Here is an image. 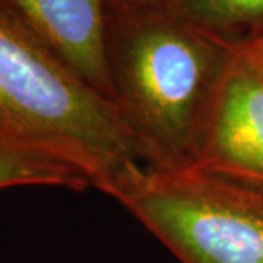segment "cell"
Masks as SVG:
<instances>
[{
	"mask_svg": "<svg viewBox=\"0 0 263 263\" xmlns=\"http://www.w3.org/2000/svg\"><path fill=\"white\" fill-rule=\"evenodd\" d=\"M164 0H108V8L113 9H133V8H149L158 6Z\"/></svg>",
	"mask_w": 263,
	"mask_h": 263,
	"instance_id": "ba28073f",
	"label": "cell"
},
{
	"mask_svg": "<svg viewBox=\"0 0 263 263\" xmlns=\"http://www.w3.org/2000/svg\"><path fill=\"white\" fill-rule=\"evenodd\" d=\"M245 44V47L247 48V51L253 56V59L259 63V65L263 67V34L257 35V37L252 38L246 43H241Z\"/></svg>",
	"mask_w": 263,
	"mask_h": 263,
	"instance_id": "9c48e42d",
	"label": "cell"
},
{
	"mask_svg": "<svg viewBox=\"0 0 263 263\" xmlns=\"http://www.w3.org/2000/svg\"><path fill=\"white\" fill-rule=\"evenodd\" d=\"M2 2L84 82L113 101L107 62L108 0Z\"/></svg>",
	"mask_w": 263,
	"mask_h": 263,
	"instance_id": "5b68a950",
	"label": "cell"
},
{
	"mask_svg": "<svg viewBox=\"0 0 263 263\" xmlns=\"http://www.w3.org/2000/svg\"><path fill=\"white\" fill-rule=\"evenodd\" d=\"M0 143L63 162L113 199L146 165L116 104L67 67L2 0Z\"/></svg>",
	"mask_w": 263,
	"mask_h": 263,
	"instance_id": "7a4b0ae2",
	"label": "cell"
},
{
	"mask_svg": "<svg viewBox=\"0 0 263 263\" xmlns=\"http://www.w3.org/2000/svg\"><path fill=\"white\" fill-rule=\"evenodd\" d=\"M16 186H54L75 192L92 189L79 171L63 162L0 143V190Z\"/></svg>",
	"mask_w": 263,
	"mask_h": 263,
	"instance_id": "52a82bcc",
	"label": "cell"
},
{
	"mask_svg": "<svg viewBox=\"0 0 263 263\" xmlns=\"http://www.w3.org/2000/svg\"><path fill=\"white\" fill-rule=\"evenodd\" d=\"M116 200L181 263H263V192L196 167L143 165Z\"/></svg>",
	"mask_w": 263,
	"mask_h": 263,
	"instance_id": "3957f363",
	"label": "cell"
},
{
	"mask_svg": "<svg viewBox=\"0 0 263 263\" xmlns=\"http://www.w3.org/2000/svg\"><path fill=\"white\" fill-rule=\"evenodd\" d=\"M238 46L162 6L107 9L113 101L148 167H196Z\"/></svg>",
	"mask_w": 263,
	"mask_h": 263,
	"instance_id": "6da1fadb",
	"label": "cell"
},
{
	"mask_svg": "<svg viewBox=\"0 0 263 263\" xmlns=\"http://www.w3.org/2000/svg\"><path fill=\"white\" fill-rule=\"evenodd\" d=\"M158 6L235 44L263 34V0H164Z\"/></svg>",
	"mask_w": 263,
	"mask_h": 263,
	"instance_id": "8992f818",
	"label": "cell"
},
{
	"mask_svg": "<svg viewBox=\"0 0 263 263\" xmlns=\"http://www.w3.org/2000/svg\"><path fill=\"white\" fill-rule=\"evenodd\" d=\"M196 168L263 192V67L240 44Z\"/></svg>",
	"mask_w": 263,
	"mask_h": 263,
	"instance_id": "277c9868",
	"label": "cell"
}]
</instances>
